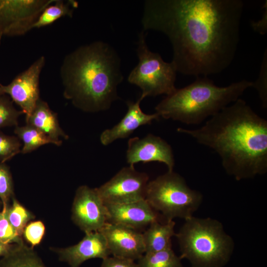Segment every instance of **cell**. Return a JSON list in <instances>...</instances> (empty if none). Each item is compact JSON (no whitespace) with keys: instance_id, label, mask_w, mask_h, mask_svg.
I'll list each match as a JSON object with an SVG mask.
<instances>
[{"instance_id":"484cf974","label":"cell","mask_w":267,"mask_h":267,"mask_svg":"<svg viewBox=\"0 0 267 267\" xmlns=\"http://www.w3.org/2000/svg\"><path fill=\"white\" fill-rule=\"evenodd\" d=\"M19 139L14 136H9L0 131V162L4 163L20 151Z\"/></svg>"},{"instance_id":"9c48e42d","label":"cell","mask_w":267,"mask_h":267,"mask_svg":"<svg viewBox=\"0 0 267 267\" xmlns=\"http://www.w3.org/2000/svg\"><path fill=\"white\" fill-rule=\"evenodd\" d=\"M55 0H0L3 35L19 36L33 29L44 9Z\"/></svg>"},{"instance_id":"e0dca14e","label":"cell","mask_w":267,"mask_h":267,"mask_svg":"<svg viewBox=\"0 0 267 267\" xmlns=\"http://www.w3.org/2000/svg\"><path fill=\"white\" fill-rule=\"evenodd\" d=\"M26 121L27 124L38 129L55 141L56 145L62 144V141L59 139L60 136L65 139L69 137L60 127L57 114L50 109L45 101L41 99Z\"/></svg>"},{"instance_id":"d6a6232c","label":"cell","mask_w":267,"mask_h":267,"mask_svg":"<svg viewBox=\"0 0 267 267\" xmlns=\"http://www.w3.org/2000/svg\"><path fill=\"white\" fill-rule=\"evenodd\" d=\"M3 36V34L0 29V44H1V39H2V37Z\"/></svg>"},{"instance_id":"7a4b0ae2","label":"cell","mask_w":267,"mask_h":267,"mask_svg":"<svg viewBox=\"0 0 267 267\" xmlns=\"http://www.w3.org/2000/svg\"><path fill=\"white\" fill-rule=\"evenodd\" d=\"M177 131L215 151L226 173L237 180L267 172V121L240 98L201 127Z\"/></svg>"},{"instance_id":"cb8c5ba5","label":"cell","mask_w":267,"mask_h":267,"mask_svg":"<svg viewBox=\"0 0 267 267\" xmlns=\"http://www.w3.org/2000/svg\"><path fill=\"white\" fill-rule=\"evenodd\" d=\"M23 114L13 106V101L5 94H0V129L7 126H17L18 119Z\"/></svg>"},{"instance_id":"83f0119b","label":"cell","mask_w":267,"mask_h":267,"mask_svg":"<svg viewBox=\"0 0 267 267\" xmlns=\"http://www.w3.org/2000/svg\"><path fill=\"white\" fill-rule=\"evenodd\" d=\"M258 91L264 108L267 106V54L264 53L258 78L253 82L252 87Z\"/></svg>"},{"instance_id":"9a60e30c","label":"cell","mask_w":267,"mask_h":267,"mask_svg":"<svg viewBox=\"0 0 267 267\" xmlns=\"http://www.w3.org/2000/svg\"><path fill=\"white\" fill-rule=\"evenodd\" d=\"M61 261L70 267H79L86 261L104 259L111 255L104 236L99 231L86 233L78 244L56 250Z\"/></svg>"},{"instance_id":"ac0fdd59","label":"cell","mask_w":267,"mask_h":267,"mask_svg":"<svg viewBox=\"0 0 267 267\" xmlns=\"http://www.w3.org/2000/svg\"><path fill=\"white\" fill-rule=\"evenodd\" d=\"M175 222L172 220L161 223H151L142 233L145 253H150L172 249L173 236L176 235Z\"/></svg>"},{"instance_id":"30bf717a","label":"cell","mask_w":267,"mask_h":267,"mask_svg":"<svg viewBox=\"0 0 267 267\" xmlns=\"http://www.w3.org/2000/svg\"><path fill=\"white\" fill-rule=\"evenodd\" d=\"M45 63V57L41 56L10 84L0 83V94L9 95L20 107L26 119L30 116L40 99L39 79Z\"/></svg>"},{"instance_id":"1f68e13d","label":"cell","mask_w":267,"mask_h":267,"mask_svg":"<svg viewBox=\"0 0 267 267\" xmlns=\"http://www.w3.org/2000/svg\"><path fill=\"white\" fill-rule=\"evenodd\" d=\"M13 244H6L0 241V257H2L7 254L11 248Z\"/></svg>"},{"instance_id":"4316f807","label":"cell","mask_w":267,"mask_h":267,"mask_svg":"<svg viewBox=\"0 0 267 267\" xmlns=\"http://www.w3.org/2000/svg\"><path fill=\"white\" fill-rule=\"evenodd\" d=\"M13 197V185L9 168L4 163H0V198L2 204H8Z\"/></svg>"},{"instance_id":"d6986e66","label":"cell","mask_w":267,"mask_h":267,"mask_svg":"<svg viewBox=\"0 0 267 267\" xmlns=\"http://www.w3.org/2000/svg\"><path fill=\"white\" fill-rule=\"evenodd\" d=\"M0 267H46L32 248L14 244L8 253L0 260Z\"/></svg>"},{"instance_id":"4fadbf2b","label":"cell","mask_w":267,"mask_h":267,"mask_svg":"<svg viewBox=\"0 0 267 267\" xmlns=\"http://www.w3.org/2000/svg\"><path fill=\"white\" fill-rule=\"evenodd\" d=\"M99 231L104 236L113 256L134 261L145 253L142 233L136 229L107 222Z\"/></svg>"},{"instance_id":"ffe728a7","label":"cell","mask_w":267,"mask_h":267,"mask_svg":"<svg viewBox=\"0 0 267 267\" xmlns=\"http://www.w3.org/2000/svg\"><path fill=\"white\" fill-rule=\"evenodd\" d=\"M78 2L73 0H55L46 6L40 14L33 28L49 25L63 16L72 17Z\"/></svg>"},{"instance_id":"f546056e","label":"cell","mask_w":267,"mask_h":267,"mask_svg":"<svg viewBox=\"0 0 267 267\" xmlns=\"http://www.w3.org/2000/svg\"><path fill=\"white\" fill-rule=\"evenodd\" d=\"M101 267H139L134 260L115 256L102 260Z\"/></svg>"},{"instance_id":"6da1fadb","label":"cell","mask_w":267,"mask_h":267,"mask_svg":"<svg viewBox=\"0 0 267 267\" xmlns=\"http://www.w3.org/2000/svg\"><path fill=\"white\" fill-rule=\"evenodd\" d=\"M243 8L241 0H147L141 24L169 39L177 72L207 77L232 62Z\"/></svg>"},{"instance_id":"8992f818","label":"cell","mask_w":267,"mask_h":267,"mask_svg":"<svg viewBox=\"0 0 267 267\" xmlns=\"http://www.w3.org/2000/svg\"><path fill=\"white\" fill-rule=\"evenodd\" d=\"M145 199L168 222L192 217L202 202L203 195L190 188L180 175L168 171L148 181Z\"/></svg>"},{"instance_id":"f1b7e54d","label":"cell","mask_w":267,"mask_h":267,"mask_svg":"<svg viewBox=\"0 0 267 267\" xmlns=\"http://www.w3.org/2000/svg\"><path fill=\"white\" fill-rule=\"evenodd\" d=\"M45 232V226L41 221L30 223L24 229L23 233L26 240L33 248L41 241Z\"/></svg>"},{"instance_id":"3957f363","label":"cell","mask_w":267,"mask_h":267,"mask_svg":"<svg viewBox=\"0 0 267 267\" xmlns=\"http://www.w3.org/2000/svg\"><path fill=\"white\" fill-rule=\"evenodd\" d=\"M60 75L64 97L83 111L107 110L120 98L118 86L124 79L121 59L105 42L81 45L68 54Z\"/></svg>"},{"instance_id":"5b68a950","label":"cell","mask_w":267,"mask_h":267,"mask_svg":"<svg viewBox=\"0 0 267 267\" xmlns=\"http://www.w3.org/2000/svg\"><path fill=\"white\" fill-rule=\"evenodd\" d=\"M185 221L175 235L180 259H187L192 267L225 266L233 253L234 243L222 223L210 218L193 216Z\"/></svg>"},{"instance_id":"277c9868","label":"cell","mask_w":267,"mask_h":267,"mask_svg":"<svg viewBox=\"0 0 267 267\" xmlns=\"http://www.w3.org/2000/svg\"><path fill=\"white\" fill-rule=\"evenodd\" d=\"M253 82L242 80L220 87L207 77H198L191 84L177 89L155 107L160 117L187 125H198L234 102Z\"/></svg>"},{"instance_id":"d4e9b609","label":"cell","mask_w":267,"mask_h":267,"mask_svg":"<svg viewBox=\"0 0 267 267\" xmlns=\"http://www.w3.org/2000/svg\"><path fill=\"white\" fill-rule=\"evenodd\" d=\"M2 205V209L0 212V241L6 244H19L23 243L21 235L18 233L8 220L7 204Z\"/></svg>"},{"instance_id":"52a82bcc","label":"cell","mask_w":267,"mask_h":267,"mask_svg":"<svg viewBox=\"0 0 267 267\" xmlns=\"http://www.w3.org/2000/svg\"><path fill=\"white\" fill-rule=\"evenodd\" d=\"M146 38V33L142 30L138 35L136 48L138 63L131 71L128 81L141 89L143 99L148 96L169 95L177 89L176 67L172 62H165L159 53L150 50Z\"/></svg>"},{"instance_id":"7c38bea8","label":"cell","mask_w":267,"mask_h":267,"mask_svg":"<svg viewBox=\"0 0 267 267\" xmlns=\"http://www.w3.org/2000/svg\"><path fill=\"white\" fill-rule=\"evenodd\" d=\"M126 160L132 166L138 162L163 163L169 171H173L175 164L171 145L160 136L151 134L141 138L134 137L129 140Z\"/></svg>"},{"instance_id":"5bb4252c","label":"cell","mask_w":267,"mask_h":267,"mask_svg":"<svg viewBox=\"0 0 267 267\" xmlns=\"http://www.w3.org/2000/svg\"><path fill=\"white\" fill-rule=\"evenodd\" d=\"M107 222L119 224L138 229L160 221V216L145 200L122 204H105Z\"/></svg>"},{"instance_id":"2e32d148","label":"cell","mask_w":267,"mask_h":267,"mask_svg":"<svg viewBox=\"0 0 267 267\" xmlns=\"http://www.w3.org/2000/svg\"><path fill=\"white\" fill-rule=\"evenodd\" d=\"M143 99L139 96L135 102H126L128 110L122 120L111 129L104 130L100 134V141L103 145H108L115 140L128 137L139 127L151 124L158 120L159 115L156 112L152 114L144 113L140 103Z\"/></svg>"},{"instance_id":"7402d4cb","label":"cell","mask_w":267,"mask_h":267,"mask_svg":"<svg viewBox=\"0 0 267 267\" xmlns=\"http://www.w3.org/2000/svg\"><path fill=\"white\" fill-rule=\"evenodd\" d=\"M179 257L172 249L144 253L139 259V267H183Z\"/></svg>"},{"instance_id":"44dd1931","label":"cell","mask_w":267,"mask_h":267,"mask_svg":"<svg viewBox=\"0 0 267 267\" xmlns=\"http://www.w3.org/2000/svg\"><path fill=\"white\" fill-rule=\"evenodd\" d=\"M15 134L23 142L21 152L23 153L31 152L40 146L47 143H53L55 141L36 128L27 124L25 126H16Z\"/></svg>"},{"instance_id":"4dcf8cb0","label":"cell","mask_w":267,"mask_h":267,"mask_svg":"<svg viewBox=\"0 0 267 267\" xmlns=\"http://www.w3.org/2000/svg\"><path fill=\"white\" fill-rule=\"evenodd\" d=\"M264 11L261 19L257 21H252L250 25L253 30L261 35H265L267 32V1L264 3Z\"/></svg>"},{"instance_id":"8fae6325","label":"cell","mask_w":267,"mask_h":267,"mask_svg":"<svg viewBox=\"0 0 267 267\" xmlns=\"http://www.w3.org/2000/svg\"><path fill=\"white\" fill-rule=\"evenodd\" d=\"M72 213L73 221L85 233L99 231L107 223V209L96 188L80 186L73 200Z\"/></svg>"},{"instance_id":"ba28073f","label":"cell","mask_w":267,"mask_h":267,"mask_svg":"<svg viewBox=\"0 0 267 267\" xmlns=\"http://www.w3.org/2000/svg\"><path fill=\"white\" fill-rule=\"evenodd\" d=\"M148 181L146 173L129 166L96 189L105 204H122L145 199Z\"/></svg>"},{"instance_id":"603a6c76","label":"cell","mask_w":267,"mask_h":267,"mask_svg":"<svg viewBox=\"0 0 267 267\" xmlns=\"http://www.w3.org/2000/svg\"><path fill=\"white\" fill-rule=\"evenodd\" d=\"M7 217L10 224L20 235L23 232L28 221L33 218V215L14 197L12 198V205L7 207Z\"/></svg>"}]
</instances>
